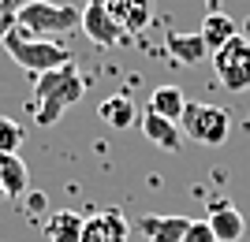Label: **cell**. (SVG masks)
I'll return each instance as SVG.
<instances>
[{
  "label": "cell",
  "instance_id": "cell-1",
  "mask_svg": "<svg viewBox=\"0 0 250 242\" xmlns=\"http://www.w3.org/2000/svg\"><path fill=\"white\" fill-rule=\"evenodd\" d=\"M86 93V78L75 71V63L45 71L34 78V101H30V116L38 127H52L60 123V116L71 105H79Z\"/></svg>",
  "mask_w": 250,
  "mask_h": 242
},
{
  "label": "cell",
  "instance_id": "cell-2",
  "mask_svg": "<svg viewBox=\"0 0 250 242\" xmlns=\"http://www.w3.org/2000/svg\"><path fill=\"white\" fill-rule=\"evenodd\" d=\"M4 53L19 63L22 71H30L34 78L45 74V71H56V67H67V63L75 60L71 49L60 45L56 37H34V34L19 30V26L4 37Z\"/></svg>",
  "mask_w": 250,
  "mask_h": 242
},
{
  "label": "cell",
  "instance_id": "cell-3",
  "mask_svg": "<svg viewBox=\"0 0 250 242\" xmlns=\"http://www.w3.org/2000/svg\"><path fill=\"white\" fill-rule=\"evenodd\" d=\"M75 26H83V8L79 4H56V0H26L19 11V30L34 34V37H56L71 34Z\"/></svg>",
  "mask_w": 250,
  "mask_h": 242
},
{
  "label": "cell",
  "instance_id": "cell-4",
  "mask_svg": "<svg viewBox=\"0 0 250 242\" xmlns=\"http://www.w3.org/2000/svg\"><path fill=\"white\" fill-rule=\"evenodd\" d=\"M179 130H183V138L198 142V146H224L231 134V116L217 105H206V101H198V105L187 101Z\"/></svg>",
  "mask_w": 250,
  "mask_h": 242
},
{
  "label": "cell",
  "instance_id": "cell-5",
  "mask_svg": "<svg viewBox=\"0 0 250 242\" xmlns=\"http://www.w3.org/2000/svg\"><path fill=\"white\" fill-rule=\"evenodd\" d=\"M213 71H217L220 86H228L231 93L250 90V41L247 37H231L224 49L213 53Z\"/></svg>",
  "mask_w": 250,
  "mask_h": 242
},
{
  "label": "cell",
  "instance_id": "cell-6",
  "mask_svg": "<svg viewBox=\"0 0 250 242\" xmlns=\"http://www.w3.org/2000/svg\"><path fill=\"white\" fill-rule=\"evenodd\" d=\"M83 34L94 45H101V49H120V45L131 41V37L124 34V26L108 15L104 0H90V4L83 8Z\"/></svg>",
  "mask_w": 250,
  "mask_h": 242
},
{
  "label": "cell",
  "instance_id": "cell-7",
  "mask_svg": "<svg viewBox=\"0 0 250 242\" xmlns=\"http://www.w3.org/2000/svg\"><path fill=\"white\" fill-rule=\"evenodd\" d=\"M131 235V220L120 209H101L94 216H86L83 242H127Z\"/></svg>",
  "mask_w": 250,
  "mask_h": 242
},
{
  "label": "cell",
  "instance_id": "cell-8",
  "mask_svg": "<svg viewBox=\"0 0 250 242\" xmlns=\"http://www.w3.org/2000/svg\"><path fill=\"white\" fill-rule=\"evenodd\" d=\"M104 8H108V15L124 26L127 37L142 34L149 22H153V15H157L153 0H104Z\"/></svg>",
  "mask_w": 250,
  "mask_h": 242
},
{
  "label": "cell",
  "instance_id": "cell-9",
  "mask_svg": "<svg viewBox=\"0 0 250 242\" xmlns=\"http://www.w3.org/2000/svg\"><path fill=\"white\" fill-rule=\"evenodd\" d=\"M135 227L146 242H183L190 220L187 216H157V212H146V216H138Z\"/></svg>",
  "mask_w": 250,
  "mask_h": 242
},
{
  "label": "cell",
  "instance_id": "cell-10",
  "mask_svg": "<svg viewBox=\"0 0 250 242\" xmlns=\"http://www.w3.org/2000/svg\"><path fill=\"white\" fill-rule=\"evenodd\" d=\"M209 227L217 235V242H239L247 235V220H243V212L228 201H213V209H209Z\"/></svg>",
  "mask_w": 250,
  "mask_h": 242
},
{
  "label": "cell",
  "instance_id": "cell-11",
  "mask_svg": "<svg viewBox=\"0 0 250 242\" xmlns=\"http://www.w3.org/2000/svg\"><path fill=\"white\" fill-rule=\"evenodd\" d=\"M0 190H4V201H22L30 194V171L19 153L0 157Z\"/></svg>",
  "mask_w": 250,
  "mask_h": 242
},
{
  "label": "cell",
  "instance_id": "cell-12",
  "mask_svg": "<svg viewBox=\"0 0 250 242\" xmlns=\"http://www.w3.org/2000/svg\"><path fill=\"white\" fill-rule=\"evenodd\" d=\"M86 216H79L75 209H56L42 220V231L49 242H83Z\"/></svg>",
  "mask_w": 250,
  "mask_h": 242
},
{
  "label": "cell",
  "instance_id": "cell-13",
  "mask_svg": "<svg viewBox=\"0 0 250 242\" xmlns=\"http://www.w3.org/2000/svg\"><path fill=\"white\" fill-rule=\"evenodd\" d=\"M142 134H146L157 149H165V153H179V146H183V130H179V123L161 119V116H153V112L142 116Z\"/></svg>",
  "mask_w": 250,
  "mask_h": 242
},
{
  "label": "cell",
  "instance_id": "cell-14",
  "mask_svg": "<svg viewBox=\"0 0 250 242\" xmlns=\"http://www.w3.org/2000/svg\"><path fill=\"white\" fill-rule=\"evenodd\" d=\"M202 41H206L209 53H217V49H224V45L231 41V37H239V30H235V19H231L228 11H209L206 19H202Z\"/></svg>",
  "mask_w": 250,
  "mask_h": 242
},
{
  "label": "cell",
  "instance_id": "cell-15",
  "mask_svg": "<svg viewBox=\"0 0 250 242\" xmlns=\"http://www.w3.org/2000/svg\"><path fill=\"white\" fill-rule=\"evenodd\" d=\"M183 108H187L183 90H179V86H172V82H165V86H157L153 93H149V108H146V112H153V116H161V119L179 123V119H183Z\"/></svg>",
  "mask_w": 250,
  "mask_h": 242
},
{
  "label": "cell",
  "instance_id": "cell-16",
  "mask_svg": "<svg viewBox=\"0 0 250 242\" xmlns=\"http://www.w3.org/2000/svg\"><path fill=\"white\" fill-rule=\"evenodd\" d=\"M165 49H168V56H172L176 63H187V67H190V63H202L209 56L202 34H168Z\"/></svg>",
  "mask_w": 250,
  "mask_h": 242
},
{
  "label": "cell",
  "instance_id": "cell-17",
  "mask_svg": "<svg viewBox=\"0 0 250 242\" xmlns=\"http://www.w3.org/2000/svg\"><path fill=\"white\" fill-rule=\"evenodd\" d=\"M97 112H101V119L112 127V130H127V127L138 119V108H135V101H131L127 93H112V97H104Z\"/></svg>",
  "mask_w": 250,
  "mask_h": 242
},
{
  "label": "cell",
  "instance_id": "cell-18",
  "mask_svg": "<svg viewBox=\"0 0 250 242\" xmlns=\"http://www.w3.org/2000/svg\"><path fill=\"white\" fill-rule=\"evenodd\" d=\"M22 138H26L22 123H15L11 116H0V157H8V153H19Z\"/></svg>",
  "mask_w": 250,
  "mask_h": 242
},
{
  "label": "cell",
  "instance_id": "cell-19",
  "mask_svg": "<svg viewBox=\"0 0 250 242\" xmlns=\"http://www.w3.org/2000/svg\"><path fill=\"white\" fill-rule=\"evenodd\" d=\"M26 0H0V41L8 37L15 26H19V11Z\"/></svg>",
  "mask_w": 250,
  "mask_h": 242
},
{
  "label": "cell",
  "instance_id": "cell-20",
  "mask_svg": "<svg viewBox=\"0 0 250 242\" xmlns=\"http://www.w3.org/2000/svg\"><path fill=\"white\" fill-rule=\"evenodd\" d=\"M183 242H217V235H213L209 220H190V227H187V235H183Z\"/></svg>",
  "mask_w": 250,
  "mask_h": 242
},
{
  "label": "cell",
  "instance_id": "cell-21",
  "mask_svg": "<svg viewBox=\"0 0 250 242\" xmlns=\"http://www.w3.org/2000/svg\"><path fill=\"white\" fill-rule=\"evenodd\" d=\"M22 201H26V209H30V212H42L45 209V198H42V194H26Z\"/></svg>",
  "mask_w": 250,
  "mask_h": 242
},
{
  "label": "cell",
  "instance_id": "cell-22",
  "mask_svg": "<svg viewBox=\"0 0 250 242\" xmlns=\"http://www.w3.org/2000/svg\"><path fill=\"white\" fill-rule=\"evenodd\" d=\"M220 4H224V0H206V8H209V11H224Z\"/></svg>",
  "mask_w": 250,
  "mask_h": 242
},
{
  "label": "cell",
  "instance_id": "cell-23",
  "mask_svg": "<svg viewBox=\"0 0 250 242\" xmlns=\"http://www.w3.org/2000/svg\"><path fill=\"white\" fill-rule=\"evenodd\" d=\"M0 201H4V190H0Z\"/></svg>",
  "mask_w": 250,
  "mask_h": 242
},
{
  "label": "cell",
  "instance_id": "cell-24",
  "mask_svg": "<svg viewBox=\"0 0 250 242\" xmlns=\"http://www.w3.org/2000/svg\"><path fill=\"white\" fill-rule=\"evenodd\" d=\"M83 4H90V0H83Z\"/></svg>",
  "mask_w": 250,
  "mask_h": 242
}]
</instances>
